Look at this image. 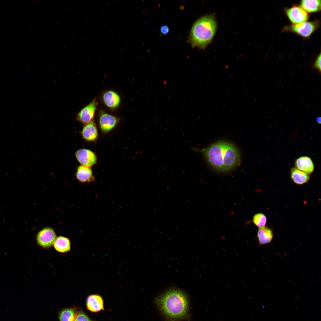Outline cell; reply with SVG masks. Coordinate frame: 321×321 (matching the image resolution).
Returning <instances> with one entry per match:
<instances>
[{"instance_id":"cell-16","label":"cell","mask_w":321,"mask_h":321,"mask_svg":"<svg viewBox=\"0 0 321 321\" xmlns=\"http://www.w3.org/2000/svg\"><path fill=\"white\" fill-rule=\"evenodd\" d=\"M320 0H302L300 6L307 12H318L321 10Z\"/></svg>"},{"instance_id":"cell-1","label":"cell","mask_w":321,"mask_h":321,"mask_svg":"<svg viewBox=\"0 0 321 321\" xmlns=\"http://www.w3.org/2000/svg\"><path fill=\"white\" fill-rule=\"evenodd\" d=\"M201 152L209 164L219 172L232 170L240 162V154L238 150L228 142L217 141L202 150Z\"/></svg>"},{"instance_id":"cell-6","label":"cell","mask_w":321,"mask_h":321,"mask_svg":"<svg viewBox=\"0 0 321 321\" xmlns=\"http://www.w3.org/2000/svg\"><path fill=\"white\" fill-rule=\"evenodd\" d=\"M56 236L52 228L47 227L38 232L36 236V241L41 247L48 248L53 245Z\"/></svg>"},{"instance_id":"cell-19","label":"cell","mask_w":321,"mask_h":321,"mask_svg":"<svg viewBox=\"0 0 321 321\" xmlns=\"http://www.w3.org/2000/svg\"><path fill=\"white\" fill-rule=\"evenodd\" d=\"M77 312L76 309L73 308L63 309L59 314V321H74Z\"/></svg>"},{"instance_id":"cell-21","label":"cell","mask_w":321,"mask_h":321,"mask_svg":"<svg viewBox=\"0 0 321 321\" xmlns=\"http://www.w3.org/2000/svg\"><path fill=\"white\" fill-rule=\"evenodd\" d=\"M74 321H92L82 311H78Z\"/></svg>"},{"instance_id":"cell-18","label":"cell","mask_w":321,"mask_h":321,"mask_svg":"<svg viewBox=\"0 0 321 321\" xmlns=\"http://www.w3.org/2000/svg\"><path fill=\"white\" fill-rule=\"evenodd\" d=\"M54 248L57 251L64 253L70 251V243L68 238L60 236L56 237L54 242Z\"/></svg>"},{"instance_id":"cell-12","label":"cell","mask_w":321,"mask_h":321,"mask_svg":"<svg viewBox=\"0 0 321 321\" xmlns=\"http://www.w3.org/2000/svg\"><path fill=\"white\" fill-rule=\"evenodd\" d=\"M295 166L297 169L309 174L314 169L312 160L307 156H302L298 158L295 161Z\"/></svg>"},{"instance_id":"cell-15","label":"cell","mask_w":321,"mask_h":321,"mask_svg":"<svg viewBox=\"0 0 321 321\" xmlns=\"http://www.w3.org/2000/svg\"><path fill=\"white\" fill-rule=\"evenodd\" d=\"M272 230L267 226L259 227L257 232V238L260 245H263L270 243L273 237Z\"/></svg>"},{"instance_id":"cell-5","label":"cell","mask_w":321,"mask_h":321,"mask_svg":"<svg viewBox=\"0 0 321 321\" xmlns=\"http://www.w3.org/2000/svg\"><path fill=\"white\" fill-rule=\"evenodd\" d=\"M284 12L290 21L296 24L306 21L309 18L308 13L300 6L293 5L285 9Z\"/></svg>"},{"instance_id":"cell-20","label":"cell","mask_w":321,"mask_h":321,"mask_svg":"<svg viewBox=\"0 0 321 321\" xmlns=\"http://www.w3.org/2000/svg\"><path fill=\"white\" fill-rule=\"evenodd\" d=\"M251 222L256 226L260 227L265 226L267 222V218L263 213H258L254 216Z\"/></svg>"},{"instance_id":"cell-17","label":"cell","mask_w":321,"mask_h":321,"mask_svg":"<svg viewBox=\"0 0 321 321\" xmlns=\"http://www.w3.org/2000/svg\"><path fill=\"white\" fill-rule=\"evenodd\" d=\"M290 176L293 181L298 185H302L307 182L310 179L309 174L296 168L291 169Z\"/></svg>"},{"instance_id":"cell-13","label":"cell","mask_w":321,"mask_h":321,"mask_svg":"<svg viewBox=\"0 0 321 321\" xmlns=\"http://www.w3.org/2000/svg\"><path fill=\"white\" fill-rule=\"evenodd\" d=\"M81 134L83 138L86 140L92 141L95 140L97 138L98 133L95 123L92 121L86 124L82 130Z\"/></svg>"},{"instance_id":"cell-2","label":"cell","mask_w":321,"mask_h":321,"mask_svg":"<svg viewBox=\"0 0 321 321\" xmlns=\"http://www.w3.org/2000/svg\"><path fill=\"white\" fill-rule=\"evenodd\" d=\"M160 311L170 321L186 320L189 317V302L187 295L176 288L167 290L155 300Z\"/></svg>"},{"instance_id":"cell-22","label":"cell","mask_w":321,"mask_h":321,"mask_svg":"<svg viewBox=\"0 0 321 321\" xmlns=\"http://www.w3.org/2000/svg\"><path fill=\"white\" fill-rule=\"evenodd\" d=\"M321 53L317 56L314 63L313 68L316 69L320 73L321 72Z\"/></svg>"},{"instance_id":"cell-8","label":"cell","mask_w":321,"mask_h":321,"mask_svg":"<svg viewBox=\"0 0 321 321\" xmlns=\"http://www.w3.org/2000/svg\"><path fill=\"white\" fill-rule=\"evenodd\" d=\"M78 162L83 165L89 167L94 165L97 161V157L94 153L86 149L78 150L75 154Z\"/></svg>"},{"instance_id":"cell-7","label":"cell","mask_w":321,"mask_h":321,"mask_svg":"<svg viewBox=\"0 0 321 321\" xmlns=\"http://www.w3.org/2000/svg\"><path fill=\"white\" fill-rule=\"evenodd\" d=\"M97 105V102L96 100L95 99L78 113L77 120L82 123L86 124L92 122L95 115Z\"/></svg>"},{"instance_id":"cell-10","label":"cell","mask_w":321,"mask_h":321,"mask_svg":"<svg viewBox=\"0 0 321 321\" xmlns=\"http://www.w3.org/2000/svg\"><path fill=\"white\" fill-rule=\"evenodd\" d=\"M87 309L93 312H97L104 309L103 302L102 298L99 295H92L87 299Z\"/></svg>"},{"instance_id":"cell-14","label":"cell","mask_w":321,"mask_h":321,"mask_svg":"<svg viewBox=\"0 0 321 321\" xmlns=\"http://www.w3.org/2000/svg\"><path fill=\"white\" fill-rule=\"evenodd\" d=\"M103 100L107 106L112 108L118 107L120 101V97L118 94L111 90L107 91L104 94Z\"/></svg>"},{"instance_id":"cell-11","label":"cell","mask_w":321,"mask_h":321,"mask_svg":"<svg viewBox=\"0 0 321 321\" xmlns=\"http://www.w3.org/2000/svg\"><path fill=\"white\" fill-rule=\"evenodd\" d=\"M76 176L78 180L82 183L89 182L95 180L91 168L83 165L78 167Z\"/></svg>"},{"instance_id":"cell-4","label":"cell","mask_w":321,"mask_h":321,"mask_svg":"<svg viewBox=\"0 0 321 321\" xmlns=\"http://www.w3.org/2000/svg\"><path fill=\"white\" fill-rule=\"evenodd\" d=\"M319 20L293 24L286 26L282 32H292L304 38L309 37L320 25Z\"/></svg>"},{"instance_id":"cell-24","label":"cell","mask_w":321,"mask_h":321,"mask_svg":"<svg viewBox=\"0 0 321 321\" xmlns=\"http://www.w3.org/2000/svg\"><path fill=\"white\" fill-rule=\"evenodd\" d=\"M316 121L317 122L318 124L321 123V118L320 117H318L316 119Z\"/></svg>"},{"instance_id":"cell-3","label":"cell","mask_w":321,"mask_h":321,"mask_svg":"<svg viewBox=\"0 0 321 321\" xmlns=\"http://www.w3.org/2000/svg\"><path fill=\"white\" fill-rule=\"evenodd\" d=\"M217 23L214 15L204 16L198 20L191 30L190 41L192 47L204 49L216 32Z\"/></svg>"},{"instance_id":"cell-23","label":"cell","mask_w":321,"mask_h":321,"mask_svg":"<svg viewBox=\"0 0 321 321\" xmlns=\"http://www.w3.org/2000/svg\"><path fill=\"white\" fill-rule=\"evenodd\" d=\"M160 31L162 34L165 35L169 32V28L167 26L163 25L161 27Z\"/></svg>"},{"instance_id":"cell-9","label":"cell","mask_w":321,"mask_h":321,"mask_svg":"<svg viewBox=\"0 0 321 321\" xmlns=\"http://www.w3.org/2000/svg\"><path fill=\"white\" fill-rule=\"evenodd\" d=\"M99 118V124L102 130L107 132L113 128L119 121L117 117L102 112Z\"/></svg>"}]
</instances>
